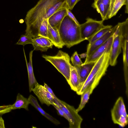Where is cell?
<instances>
[{
    "instance_id": "6da1fadb",
    "label": "cell",
    "mask_w": 128,
    "mask_h": 128,
    "mask_svg": "<svg viewBox=\"0 0 128 128\" xmlns=\"http://www.w3.org/2000/svg\"><path fill=\"white\" fill-rule=\"evenodd\" d=\"M62 0H39L27 12L24 20L25 34L33 38L38 37L39 28L48 12L55 4Z\"/></svg>"
},
{
    "instance_id": "d4e9b609",
    "label": "cell",
    "mask_w": 128,
    "mask_h": 128,
    "mask_svg": "<svg viewBox=\"0 0 128 128\" xmlns=\"http://www.w3.org/2000/svg\"><path fill=\"white\" fill-rule=\"evenodd\" d=\"M48 19H44L39 28L38 36H42L48 38Z\"/></svg>"
},
{
    "instance_id": "ac0fdd59",
    "label": "cell",
    "mask_w": 128,
    "mask_h": 128,
    "mask_svg": "<svg viewBox=\"0 0 128 128\" xmlns=\"http://www.w3.org/2000/svg\"><path fill=\"white\" fill-rule=\"evenodd\" d=\"M28 99L30 104L38 110L42 115L55 124L58 125L60 124L59 121L44 111L38 104L36 98L35 97L30 94Z\"/></svg>"
},
{
    "instance_id": "ba28073f",
    "label": "cell",
    "mask_w": 128,
    "mask_h": 128,
    "mask_svg": "<svg viewBox=\"0 0 128 128\" xmlns=\"http://www.w3.org/2000/svg\"><path fill=\"white\" fill-rule=\"evenodd\" d=\"M121 36L122 48L123 51L124 74L126 80L128 73V26L123 25L120 27Z\"/></svg>"
},
{
    "instance_id": "277c9868",
    "label": "cell",
    "mask_w": 128,
    "mask_h": 128,
    "mask_svg": "<svg viewBox=\"0 0 128 128\" xmlns=\"http://www.w3.org/2000/svg\"><path fill=\"white\" fill-rule=\"evenodd\" d=\"M42 56L51 63L64 76L68 83L69 82L71 64L70 57L68 54L60 50L55 56L43 55Z\"/></svg>"
},
{
    "instance_id": "484cf974",
    "label": "cell",
    "mask_w": 128,
    "mask_h": 128,
    "mask_svg": "<svg viewBox=\"0 0 128 128\" xmlns=\"http://www.w3.org/2000/svg\"><path fill=\"white\" fill-rule=\"evenodd\" d=\"M33 44V39L32 38L28 35L25 34L21 36L20 39L16 44L24 46L27 44Z\"/></svg>"
},
{
    "instance_id": "7402d4cb",
    "label": "cell",
    "mask_w": 128,
    "mask_h": 128,
    "mask_svg": "<svg viewBox=\"0 0 128 128\" xmlns=\"http://www.w3.org/2000/svg\"><path fill=\"white\" fill-rule=\"evenodd\" d=\"M111 25L104 26L100 29L93 36L89 39L88 44H91L96 40L103 36L107 32L110 30L112 28Z\"/></svg>"
},
{
    "instance_id": "e0dca14e",
    "label": "cell",
    "mask_w": 128,
    "mask_h": 128,
    "mask_svg": "<svg viewBox=\"0 0 128 128\" xmlns=\"http://www.w3.org/2000/svg\"><path fill=\"white\" fill-rule=\"evenodd\" d=\"M34 50L31 51L30 53V60L29 62H28L27 61L24 51L28 74L29 90L30 92L32 91V89L38 83L34 74L32 66V57Z\"/></svg>"
},
{
    "instance_id": "7a4b0ae2",
    "label": "cell",
    "mask_w": 128,
    "mask_h": 128,
    "mask_svg": "<svg viewBox=\"0 0 128 128\" xmlns=\"http://www.w3.org/2000/svg\"><path fill=\"white\" fill-rule=\"evenodd\" d=\"M110 52H104L95 62L87 78L76 92L78 94L81 95L89 88H90L92 93L101 78L106 74L109 65Z\"/></svg>"
},
{
    "instance_id": "5b68a950",
    "label": "cell",
    "mask_w": 128,
    "mask_h": 128,
    "mask_svg": "<svg viewBox=\"0 0 128 128\" xmlns=\"http://www.w3.org/2000/svg\"><path fill=\"white\" fill-rule=\"evenodd\" d=\"M54 102L59 107L68 118L70 128H80L83 119L76 109L59 99H54Z\"/></svg>"
},
{
    "instance_id": "cb8c5ba5",
    "label": "cell",
    "mask_w": 128,
    "mask_h": 128,
    "mask_svg": "<svg viewBox=\"0 0 128 128\" xmlns=\"http://www.w3.org/2000/svg\"><path fill=\"white\" fill-rule=\"evenodd\" d=\"M34 44H32L34 50H40L42 52L46 51L49 48L46 46L38 36L33 38Z\"/></svg>"
},
{
    "instance_id": "30bf717a",
    "label": "cell",
    "mask_w": 128,
    "mask_h": 128,
    "mask_svg": "<svg viewBox=\"0 0 128 128\" xmlns=\"http://www.w3.org/2000/svg\"><path fill=\"white\" fill-rule=\"evenodd\" d=\"M113 40V37L112 36L104 44L95 50L89 56L86 57L83 64L95 62L104 52L110 51Z\"/></svg>"
},
{
    "instance_id": "8992f818",
    "label": "cell",
    "mask_w": 128,
    "mask_h": 128,
    "mask_svg": "<svg viewBox=\"0 0 128 128\" xmlns=\"http://www.w3.org/2000/svg\"><path fill=\"white\" fill-rule=\"evenodd\" d=\"M84 23L80 24L81 38L88 40L104 26L102 20L98 21L88 18Z\"/></svg>"
},
{
    "instance_id": "4fadbf2b",
    "label": "cell",
    "mask_w": 128,
    "mask_h": 128,
    "mask_svg": "<svg viewBox=\"0 0 128 128\" xmlns=\"http://www.w3.org/2000/svg\"><path fill=\"white\" fill-rule=\"evenodd\" d=\"M66 9V8L60 9L48 19V23L54 29L58 30L61 22L64 18L67 15Z\"/></svg>"
},
{
    "instance_id": "d590c367",
    "label": "cell",
    "mask_w": 128,
    "mask_h": 128,
    "mask_svg": "<svg viewBox=\"0 0 128 128\" xmlns=\"http://www.w3.org/2000/svg\"></svg>"
},
{
    "instance_id": "3957f363",
    "label": "cell",
    "mask_w": 128,
    "mask_h": 128,
    "mask_svg": "<svg viewBox=\"0 0 128 128\" xmlns=\"http://www.w3.org/2000/svg\"><path fill=\"white\" fill-rule=\"evenodd\" d=\"M80 24L68 15L61 22L58 30L62 42L67 48H70L84 41L81 38Z\"/></svg>"
},
{
    "instance_id": "f546056e",
    "label": "cell",
    "mask_w": 128,
    "mask_h": 128,
    "mask_svg": "<svg viewBox=\"0 0 128 128\" xmlns=\"http://www.w3.org/2000/svg\"><path fill=\"white\" fill-rule=\"evenodd\" d=\"M38 37L46 46L49 48H52L53 44L49 39L42 36H39Z\"/></svg>"
},
{
    "instance_id": "d6a6232c",
    "label": "cell",
    "mask_w": 128,
    "mask_h": 128,
    "mask_svg": "<svg viewBox=\"0 0 128 128\" xmlns=\"http://www.w3.org/2000/svg\"><path fill=\"white\" fill-rule=\"evenodd\" d=\"M67 15L72 20L74 21L76 24L78 25L80 24L77 21L73 14L67 8Z\"/></svg>"
},
{
    "instance_id": "44dd1931",
    "label": "cell",
    "mask_w": 128,
    "mask_h": 128,
    "mask_svg": "<svg viewBox=\"0 0 128 128\" xmlns=\"http://www.w3.org/2000/svg\"><path fill=\"white\" fill-rule=\"evenodd\" d=\"M30 103L28 98L24 97L20 93L18 94L15 103L12 105V110L24 108L28 110V106Z\"/></svg>"
},
{
    "instance_id": "2e32d148",
    "label": "cell",
    "mask_w": 128,
    "mask_h": 128,
    "mask_svg": "<svg viewBox=\"0 0 128 128\" xmlns=\"http://www.w3.org/2000/svg\"><path fill=\"white\" fill-rule=\"evenodd\" d=\"M48 39L56 47L61 48L64 46L62 41L58 30L53 29L48 22Z\"/></svg>"
},
{
    "instance_id": "83f0119b",
    "label": "cell",
    "mask_w": 128,
    "mask_h": 128,
    "mask_svg": "<svg viewBox=\"0 0 128 128\" xmlns=\"http://www.w3.org/2000/svg\"><path fill=\"white\" fill-rule=\"evenodd\" d=\"M11 106L12 105L0 106V116L10 112L12 110Z\"/></svg>"
},
{
    "instance_id": "9a60e30c",
    "label": "cell",
    "mask_w": 128,
    "mask_h": 128,
    "mask_svg": "<svg viewBox=\"0 0 128 128\" xmlns=\"http://www.w3.org/2000/svg\"><path fill=\"white\" fill-rule=\"evenodd\" d=\"M95 63L91 62L85 64L83 63L79 66H74L79 77L80 85L85 81L87 78L93 68Z\"/></svg>"
},
{
    "instance_id": "5bb4252c",
    "label": "cell",
    "mask_w": 128,
    "mask_h": 128,
    "mask_svg": "<svg viewBox=\"0 0 128 128\" xmlns=\"http://www.w3.org/2000/svg\"><path fill=\"white\" fill-rule=\"evenodd\" d=\"M110 1V0H96L92 5V6L100 14L103 21L108 20L107 15Z\"/></svg>"
},
{
    "instance_id": "7c38bea8",
    "label": "cell",
    "mask_w": 128,
    "mask_h": 128,
    "mask_svg": "<svg viewBox=\"0 0 128 128\" xmlns=\"http://www.w3.org/2000/svg\"><path fill=\"white\" fill-rule=\"evenodd\" d=\"M117 28L116 25L103 36L98 38L91 44L87 46L86 57L89 56L95 50L105 42L109 38L113 36Z\"/></svg>"
},
{
    "instance_id": "603a6c76",
    "label": "cell",
    "mask_w": 128,
    "mask_h": 128,
    "mask_svg": "<svg viewBox=\"0 0 128 128\" xmlns=\"http://www.w3.org/2000/svg\"><path fill=\"white\" fill-rule=\"evenodd\" d=\"M92 94L90 88H89L86 89L81 95L80 102L79 106L76 109L78 112L81 110L84 107L85 105L88 100L90 95Z\"/></svg>"
},
{
    "instance_id": "f1b7e54d",
    "label": "cell",
    "mask_w": 128,
    "mask_h": 128,
    "mask_svg": "<svg viewBox=\"0 0 128 128\" xmlns=\"http://www.w3.org/2000/svg\"><path fill=\"white\" fill-rule=\"evenodd\" d=\"M81 0H66L68 9L72 10L75 6Z\"/></svg>"
},
{
    "instance_id": "9c48e42d",
    "label": "cell",
    "mask_w": 128,
    "mask_h": 128,
    "mask_svg": "<svg viewBox=\"0 0 128 128\" xmlns=\"http://www.w3.org/2000/svg\"><path fill=\"white\" fill-rule=\"evenodd\" d=\"M42 104H45L48 106L54 103V98L44 86L38 83L32 90Z\"/></svg>"
},
{
    "instance_id": "1f68e13d",
    "label": "cell",
    "mask_w": 128,
    "mask_h": 128,
    "mask_svg": "<svg viewBox=\"0 0 128 128\" xmlns=\"http://www.w3.org/2000/svg\"><path fill=\"white\" fill-rule=\"evenodd\" d=\"M57 111L58 112L59 114L61 116H63L66 119L68 122L69 121V119L64 114L63 111L58 106H57L54 103L52 105Z\"/></svg>"
},
{
    "instance_id": "4316f807",
    "label": "cell",
    "mask_w": 128,
    "mask_h": 128,
    "mask_svg": "<svg viewBox=\"0 0 128 128\" xmlns=\"http://www.w3.org/2000/svg\"><path fill=\"white\" fill-rule=\"evenodd\" d=\"M70 60L74 66H78L83 64L79 58L76 51L75 52L72 54Z\"/></svg>"
},
{
    "instance_id": "ffe728a7",
    "label": "cell",
    "mask_w": 128,
    "mask_h": 128,
    "mask_svg": "<svg viewBox=\"0 0 128 128\" xmlns=\"http://www.w3.org/2000/svg\"><path fill=\"white\" fill-rule=\"evenodd\" d=\"M71 89L76 92L80 85V80L76 70L74 66H70V80L68 83Z\"/></svg>"
},
{
    "instance_id": "836d02e7",
    "label": "cell",
    "mask_w": 128,
    "mask_h": 128,
    "mask_svg": "<svg viewBox=\"0 0 128 128\" xmlns=\"http://www.w3.org/2000/svg\"><path fill=\"white\" fill-rule=\"evenodd\" d=\"M44 86L46 88L48 92L52 95L54 98L56 99H58L52 90L45 83H44Z\"/></svg>"
},
{
    "instance_id": "8fae6325",
    "label": "cell",
    "mask_w": 128,
    "mask_h": 128,
    "mask_svg": "<svg viewBox=\"0 0 128 128\" xmlns=\"http://www.w3.org/2000/svg\"><path fill=\"white\" fill-rule=\"evenodd\" d=\"M112 120L113 122L118 124V120L122 116L128 118L123 99L122 97L118 98L111 111Z\"/></svg>"
},
{
    "instance_id": "52a82bcc",
    "label": "cell",
    "mask_w": 128,
    "mask_h": 128,
    "mask_svg": "<svg viewBox=\"0 0 128 128\" xmlns=\"http://www.w3.org/2000/svg\"><path fill=\"white\" fill-rule=\"evenodd\" d=\"M117 25L116 30L113 34V40L110 52L109 64L114 66L117 63V58L121 52V36L119 25Z\"/></svg>"
},
{
    "instance_id": "d6986e66",
    "label": "cell",
    "mask_w": 128,
    "mask_h": 128,
    "mask_svg": "<svg viewBox=\"0 0 128 128\" xmlns=\"http://www.w3.org/2000/svg\"><path fill=\"white\" fill-rule=\"evenodd\" d=\"M128 0H110L107 15L108 20L115 16L119 10L128 2Z\"/></svg>"
},
{
    "instance_id": "4dcf8cb0",
    "label": "cell",
    "mask_w": 128,
    "mask_h": 128,
    "mask_svg": "<svg viewBox=\"0 0 128 128\" xmlns=\"http://www.w3.org/2000/svg\"><path fill=\"white\" fill-rule=\"evenodd\" d=\"M128 123V118L124 116H121L118 120V124L124 127L126 126Z\"/></svg>"
},
{
    "instance_id": "e575fe53",
    "label": "cell",
    "mask_w": 128,
    "mask_h": 128,
    "mask_svg": "<svg viewBox=\"0 0 128 128\" xmlns=\"http://www.w3.org/2000/svg\"><path fill=\"white\" fill-rule=\"evenodd\" d=\"M4 120L1 116L0 117V128H4Z\"/></svg>"
}]
</instances>
